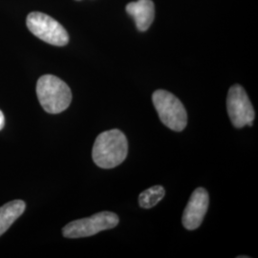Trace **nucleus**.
Returning <instances> with one entry per match:
<instances>
[{"instance_id": "20e7f679", "label": "nucleus", "mask_w": 258, "mask_h": 258, "mask_svg": "<svg viewBox=\"0 0 258 258\" xmlns=\"http://www.w3.org/2000/svg\"><path fill=\"white\" fill-rule=\"evenodd\" d=\"M26 24L33 35L51 45L65 46L69 42V35L64 27L46 14L39 12L29 14Z\"/></svg>"}, {"instance_id": "f03ea898", "label": "nucleus", "mask_w": 258, "mask_h": 258, "mask_svg": "<svg viewBox=\"0 0 258 258\" xmlns=\"http://www.w3.org/2000/svg\"><path fill=\"white\" fill-rule=\"evenodd\" d=\"M37 99L42 108L50 114H58L66 110L72 101L71 89L59 78L44 75L37 83Z\"/></svg>"}, {"instance_id": "9d476101", "label": "nucleus", "mask_w": 258, "mask_h": 258, "mask_svg": "<svg viewBox=\"0 0 258 258\" xmlns=\"http://www.w3.org/2000/svg\"><path fill=\"white\" fill-rule=\"evenodd\" d=\"M165 188L162 185H153L140 194L139 205L143 209H151L165 197Z\"/></svg>"}, {"instance_id": "6e6552de", "label": "nucleus", "mask_w": 258, "mask_h": 258, "mask_svg": "<svg viewBox=\"0 0 258 258\" xmlns=\"http://www.w3.org/2000/svg\"><path fill=\"white\" fill-rule=\"evenodd\" d=\"M126 12L135 19L138 30L145 32L152 24L155 18V6L151 0H138L126 6Z\"/></svg>"}, {"instance_id": "1a4fd4ad", "label": "nucleus", "mask_w": 258, "mask_h": 258, "mask_svg": "<svg viewBox=\"0 0 258 258\" xmlns=\"http://www.w3.org/2000/svg\"><path fill=\"white\" fill-rule=\"evenodd\" d=\"M26 205L22 200H14L0 208V236L25 212Z\"/></svg>"}, {"instance_id": "0eeeda50", "label": "nucleus", "mask_w": 258, "mask_h": 258, "mask_svg": "<svg viewBox=\"0 0 258 258\" xmlns=\"http://www.w3.org/2000/svg\"><path fill=\"white\" fill-rule=\"evenodd\" d=\"M210 197L208 191L203 187L194 190L183 213V226L188 231L199 228L208 212Z\"/></svg>"}, {"instance_id": "7ed1b4c3", "label": "nucleus", "mask_w": 258, "mask_h": 258, "mask_svg": "<svg viewBox=\"0 0 258 258\" xmlns=\"http://www.w3.org/2000/svg\"><path fill=\"white\" fill-rule=\"evenodd\" d=\"M152 102L161 121L166 127L183 131L187 123V114L183 103L173 94L166 90H156L152 95Z\"/></svg>"}, {"instance_id": "423d86ee", "label": "nucleus", "mask_w": 258, "mask_h": 258, "mask_svg": "<svg viewBox=\"0 0 258 258\" xmlns=\"http://www.w3.org/2000/svg\"><path fill=\"white\" fill-rule=\"evenodd\" d=\"M227 110L231 123L236 128L252 126L255 112L245 89L235 84L231 86L227 97Z\"/></svg>"}, {"instance_id": "39448f33", "label": "nucleus", "mask_w": 258, "mask_h": 258, "mask_svg": "<svg viewBox=\"0 0 258 258\" xmlns=\"http://www.w3.org/2000/svg\"><path fill=\"white\" fill-rule=\"evenodd\" d=\"M119 217L116 213L102 212L88 218L79 219L68 223L62 229V234L66 238H82L92 236L105 230L117 227Z\"/></svg>"}, {"instance_id": "f257e3e1", "label": "nucleus", "mask_w": 258, "mask_h": 258, "mask_svg": "<svg viewBox=\"0 0 258 258\" xmlns=\"http://www.w3.org/2000/svg\"><path fill=\"white\" fill-rule=\"evenodd\" d=\"M127 153V139L119 129L102 132L93 146V161L99 167L104 169L120 166L126 159Z\"/></svg>"}, {"instance_id": "9b49d317", "label": "nucleus", "mask_w": 258, "mask_h": 258, "mask_svg": "<svg viewBox=\"0 0 258 258\" xmlns=\"http://www.w3.org/2000/svg\"><path fill=\"white\" fill-rule=\"evenodd\" d=\"M4 124H5V118H4V115H3L2 111L0 110V130L3 129Z\"/></svg>"}]
</instances>
